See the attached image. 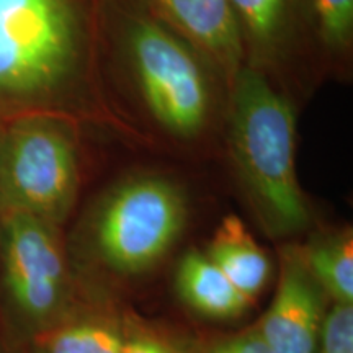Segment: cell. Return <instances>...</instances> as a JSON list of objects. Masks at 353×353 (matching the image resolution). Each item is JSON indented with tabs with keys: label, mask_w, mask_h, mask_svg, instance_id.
<instances>
[{
	"label": "cell",
	"mask_w": 353,
	"mask_h": 353,
	"mask_svg": "<svg viewBox=\"0 0 353 353\" xmlns=\"http://www.w3.org/2000/svg\"><path fill=\"white\" fill-rule=\"evenodd\" d=\"M120 353H175L165 343L154 341V339L138 337L132 341H125Z\"/></svg>",
	"instance_id": "17"
},
{
	"label": "cell",
	"mask_w": 353,
	"mask_h": 353,
	"mask_svg": "<svg viewBox=\"0 0 353 353\" xmlns=\"http://www.w3.org/2000/svg\"><path fill=\"white\" fill-rule=\"evenodd\" d=\"M79 187L72 121L25 114L0 126V210L21 211L59 226Z\"/></svg>",
	"instance_id": "4"
},
{
	"label": "cell",
	"mask_w": 353,
	"mask_h": 353,
	"mask_svg": "<svg viewBox=\"0 0 353 353\" xmlns=\"http://www.w3.org/2000/svg\"><path fill=\"white\" fill-rule=\"evenodd\" d=\"M39 353H120L125 339L99 322L56 324L38 335Z\"/></svg>",
	"instance_id": "14"
},
{
	"label": "cell",
	"mask_w": 353,
	"mask_h": 353,
	"mask_svg": "<svg viewBox=\"0 0 353 353\" xmlns=\"http://www.w3.org/2000/svg\"><path fill=\"white\" fill-rule=\"evenodd\" d=\"M183 37L231 85L244 65V48L228 0H138Z\"/></svg>",
	"instance_id": "7"
},
{
	"label": "cell",
	"mask_w": 353,
	"mask_h": 353,
	"mask_svg": "<svg viewBox=\"0 0 353 353\" xmlns=\"http://www.w3.org/2000/svg\"><path fill=\"white\" fill-rule=\"evenodd\" d=\"M353 304H335L321 327V353H353Z\"/></svg>",
	"instance_id": "15"
},
{
	"label": "cell",
	"mask_w": 353,
	"mask_h": 353,
	"mask_svg": "<svg viewBox=\"0 0 353 353\" xmlns=\"http://www.w3.org/2000/svg\"><path fill=\"white\" fill-rule=\"evenodd\" d=\"M206 257L252 301L270 276V260L237 216L221 221Z\"/></svg>",
	"instance_id": "10"
},
{
	"label": "cell",
	"mask_w": 353,
	"mask_h": 353,
	"mask_svg": "<svg viewBox=\"0 0 353 353\" xmlns=\"http://www.w3.org/2000/svg\"><path fill=\"white\" fill-rule=\"evenodd\" d=\"M114 12L118 52L141 105L175 138L200 136L216 107L213 68L139 2Z\"/></svg>",
	"instance_id": "3"
},
{
	"label": "cell",
	"mask_w": 353,
	"mask_h": 353,
	"mask_svg": "<svg viewBox=\"0 0 353 353\" xmlns=\"http://www.w3.org/2000/svg\"><path fill=\"white\" fill-rule=\"evenodd\" d=\"M229 144L247 192L276 231L303 229L309 210L296 175V114L268 76L242 65L229 85Z\"/></svg>",
	"instance_id": "2"
},
{
	"label": "cell",
	"mask_w": 353,
	"mask_h": 353,
	"mask_svg": "<svg viewBox=\"0 0 353 353\" xmlns=\"http://www.w3.org/2000/svg\"><path fill=\"white\" fill-rule=\"evenodd\" d=\"M321 327L317 283L299 260H286L260 335L272 353H317Z\"/></svg>",
	"instance_id": "8"
},
{
	"label": "cell",
	"mask_w": 353,
	"mask_h": 353,
	"mask_svg": "<svg viewBox=\"0 0 353 353\" xmlns=\"http://www.w3.org/2000/svg\"><path fill=\"white\" fill-rule=\"evenodd\" d=\"M176 290L193 309L218 319L239 316L252 303L200 252H188L182 259L176 270Z\"/></svg>",
	"instance_id": "11"
},
{
	"label": "cell",
	"mask_w": 353,
	"mask_h": 353,
	"mask_svg": "<svg viewBox=\"0 0 353 353\" xmlns=\"http://www.w3.org/2000/svg\"><path fill=\"white\" fill-rule=\"evenodd\" d=\"M306 30L332 59H345L353 41V0H306Z\"/></svg>",
	"instance_id": "13"
},
{
	"label": "cell",
	"mask_w": 353,
	"mask_h": 353,
	"mask_svg": "<svg viewBox=\"0 0 353 353\" xmlns=\"http://www.w3.org/2000/svg\"><path fill=\"white\" fill-rule=\"evenodd\" d=\"M239 30L244 64L265 76L278 70L306 28V0H228Z\"/></svg>",
	"instance_id": "9"
},
{
	"label": "cell",
	"mask_w": 353,
	"mask_h": 353,
	"mask_svg": "<svg viewBox=\"0 0 353 353\" xmlns=\"http://www.w3.org/2000/svg\"><path fill=\"white\" fill-rule=\"evenodd\" d=\"M307 272L337 304H353V241L350 231L312 244L307 252Z\"/></svg>",
	"instance_id": "12"
},
{
	"label": "cell",
	"mask_w": 353,
	"mask_h": 353,
	"mask_svg": "<svg viewBox=\"0 0 353 353\" xmlns=\"http://www.w3.org/2000/svg\"><path fill=\"white\" fill-rule=\"evenodd\" d=\"M0 216H2V210H0Z\"/></svg>",
	"instance_id": "18"
},
{
	"label": "cell",
	"mask_w": 353,
	"mask_h": 353,
	"mask_svg": "<svg viewBox=\"0 0 353 353\" xmlns=\"http://www.w3.org/2000/svg\"><path fill=\"white\" fill-rule=\"evenodd\" d=\"M185 216V196L175 183L162 176H132L100 203L94 219L99 252L114 270H145L176 241Z\"/></svg>",
	"instance_id": "5"
},
{
	"label": "cell",
	"mask_w": 353,
	"mask_h": 353,
	"mask_svg": "<svg viewBox=\"0 0 353 353\" xmlns=\"http://www.w3.org/2000/svg\"><path fill=\"white\" fill-rule=\"evenodd\" d=\"M210 353H272L259 330H250L213 348Z\"/></svg>",
	"instance_id": "16"
},
{
	"label": "cell",
	"mask_w": 353,
	"mask_h": 353,
	"mask_svg": "<svg viewBox=\"0 0 353 353\" xmlns=\"http://www.w3.org/2000/svg\"><path fill=\"white\" fill-rule=\"evenodd\" d=\"M0 286L26 332L38 337L59 324L69 285L57 226L21 211H2Z\"/></svg>",
	"instance_id": "6"
},
{
	"label": "cell",
	"mask_w": 353,
	"mask_h": 353,
	"mask_svg": "<svg viewBox=\"0 0 353 353\" xmlns=\"http://www.w3.org/2000/svg\"><path fill=\"white\" fill-rule=\"evenodd\" d=\"M113 0H0V110L125 128L105 83Z\"/></svg>",
	"instance_id": "1"
}]
</instances>
